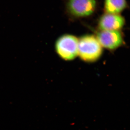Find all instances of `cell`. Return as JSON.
Returning <instances> with one entry per match:
<instances>
[{
    "label": "cell",
    "mask_w": 130,
    "mask_h": 130,
    "mask_svg": "<svg viewBox=\"0 0 130 130\" xmlns=\"http://www.w3.org/2000/svg\"><path fill=\"white\" fill-rule=\"evenodd\" d=\"M125 24V20L120 14L105 13L98 20V28L100 30L120 31Z\"/></svg>",
    "instance_id": "5"
},
{
    "label": "cell",
    "mask_w": 130,
    "mask_h": 130,
    "mask_svg": "<svg viewBox=\"0 0 130 130\" xmlns=\"http://www.w3.org/2000/svg\"><path fill=\"white\" fill-rule=\"evenodd\" d=\"M97 7L96 0H68L66 8L69 14L76 18L91 16Z\"/></svg>",
    "instance_id": "3"
},
{
    "label": "cell",
    "mask_w": 130,
    "mask_h": 130,
    "mask_svg": "<svg viewBox=\"0 0 130 130\" xmlns=\"http://www.w3.org/2000/svg\"><path fill=\"white\" fill-rule=\"evenodd\" d=\"M78 39L70 34L63 35L55 43V50L58 55L63 60H74L78 56Z\"/></svg>",
    "instance_id": "2"
},
{
    "label": "cell",
    "mask_w": 130,
    "mask_h": 130,
    "mask_svg": "<svg viewBox=\"0 0 130 130\" xmlns=\"http://www.w3.org/2000/svg\"><path fill=\"white\" fill-rule=\"evenodd\" d=\"M96 37L102 47L109 50H114L124 43L123 35L120 31L100 30Z\"/></svg>",
    "instance_id": "4"
},
{
    "label": "cell",
    "mask_w": 130,
    "mask_h": 130,
    "mask_svg": "<svg viewBox=\"0 0 130 130\" xmlns=\"http://www.w3.org/2000/svg\"><path fill=\"white\" fill-rule=\"evenodd\" d=\"M127 7L126 0H104V10L107 13L120 14Z\"/></svg>",
    "instance_id": "6"
},
{
    "label": "cell",
    "mask_w": 130,
    "mask_h": 130,
    "mask_svg": "<svg viewBox=\"0 0 130 130\" xmlns=\"http://www.w3.org/2000/svg\"><path fill=\"white\" fill-rule=\"evenodd\" d=\"M103 53V47L95 36L87 35L78 39V56L84 61L93 62Z\"/></svg>",
    "instance_id": "1"
}]
</instances>
